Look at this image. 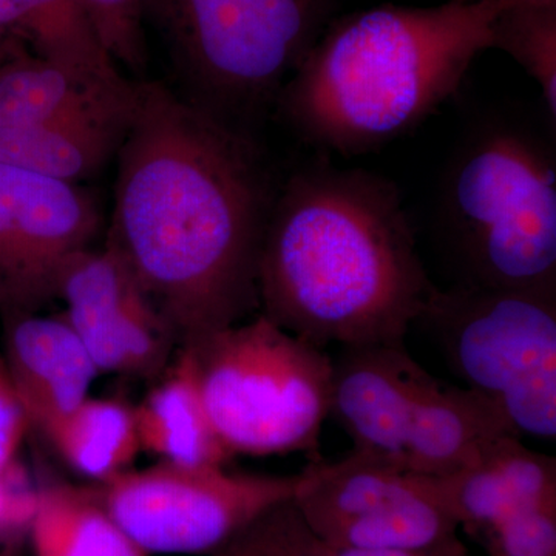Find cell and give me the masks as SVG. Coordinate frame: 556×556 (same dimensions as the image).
<instances>
[{
	"instance_id": "obj_1",
	"label": "cell",
	"mask_w": 556,
	"mask_h": 556,
	"mask_svg": "<svg viewBox=\"0 0 556 556\" xmlns=\"http://www.w3.org/2000/svg\"><path fill=\"white\" fill-rule=\"evenodd\" d=\"M105 244L130 266L179 348L247 320L278 186L254 135L161 83H138Z\"/></svg>"
},
{
	"instance_id": "obj_2",
	"label": "cell",
	"mask_w": 556,
	"mask_h": 556,
	"mask_svg": "<svg viewBox=\"0 0 556 556\" xmlns=\"http://www.w3.org/2000/svg\"><path fill=\"white\" fill-rule=\"evenodd\" d=\"M434 287L390 179L321 160L278 186L258 260L278 327L324 350L401 345Z\"/></svg>"
},
{
	"instance_id": "obj_3",
	"label": "cell",
	"mask_w": 556,
	"mask_h": 556,
	"mask_svg": "<svg viewBox=\"0 0 556 556\" xmlns=\"http://www.w3.org/2000/svg\"><path fill=\"white\" fill-rule=\"evenodd\" d=\"M511 0L387 5L331 20L278 94L281 123L313 149L375 152L459 89Z\"/></svg>"
},
{
	"instance_id": "obj_4",
	"label": "cell",
	"mask_w": 556,
	"mask_h": 556,
	"mask_svg": "<svg viewBox=\"0 0 556 556\" xmlns=\"http://www.w3.org/2000/svg\"><path fill=\"white\" fill-rule=\"evenodd\" d=\"M438 223L457 283L556 289L551 135L514 110L471 124L442 177Z\"/></svg>"
},
{
	"instance_id": "obj_5",
	"label": "cell",
	"mask_w": 556,
	"mask_h": 556,
	"mask_svg": "<svg viewBox=\"0 0 556 556\" xmlns=\"http://www.w3.org/2000/svg\"><path fill=\"white\" fill-rule=\"evenodd\" d=\"M338 0H142L179 97L254 135Z\"/></svg>"
},
{
	"instance_id": "obj_6",
	"label": "cell",
	"mask_w": 556,
	"mask_h": 556,
	"mask_svg": "<svg viewBox=\"0 0 556 556\" xmlns=\"http://www.w3.org/2000/svg\"><path fill=\"white\" fill-rule=\"evenodd\" d=\"M230 455L317 453L331 413L332 358L263 314L179 348Z\"/></svg>"
},
{
	"instance_id": "obj_7",
	"label": "cell",
	"mask_w": 556,
	"mask_h": 556,
	"mask_svg": "<svg viewBox=\"0 0 556 556\" xmlns=\"http://www.w3.org/2000/svg\"><path fill=\"white\" fill-rule=\"evenodd\" d=\"M521 437H556V289L434 287L419 320Z\"/></svg>"
},
{
	"instance_id": "obj_8",
	"label": "cell",
	"mask_w": 556,
	"mask_h": 556,
	"mask_svg": "<svg viewBox=\"0 0 556 556\" xmlns=\"http://www.w3.org/2000/svg\"><path fill=\"white\" fill-rule=\"evenodd\" d=\"M299 473H232L160 463L93 485L102 506L149 556H208L295 495Z\"/></svg>"
},
{
	"instance_id": "obj_9",
	"label": "cell",
	"mask_w": 556,
	"mask_h": 556,
	"mask_svg": "<svg viewBox=\"0 0 556 556\" xmlns=\"http://www.w3.org/2000/svg\"><path fill=\"white\" fill-rule=\"evenodd\" d=\"M292 501L329 546L433 551L459 540L430 478L354 452L311 460Z\"/></svg>"
},
{
	"instance_id": "obj_10",
	"label": "cell",
	"mask_w": 556,
	"mask_h": 556,
	"mask_svg": "<svg viewBox=\"0 0 556 556\" xmlns=\"http://www.w3.org/2000/svg\"><path fill=\"white\" fill-rule=\"evenodd\" d=\"M101 228L93 190L0 166V313H36L56 299L61 270Z\"/></svg>"
},
{
	"instance_id": "obj_11",
	"label": "cell",
	"mask_w": 556,
	"mask_h": 556,
	"mask_svg": "<svg viewBox=\"0 0 556 556\" xmlns=\"http://www.w3.org/2000/svg\"><path fill=\"white\" fill-rule=\"evenodd\" d=\"M56 299L100 375L155 378L179 350L169 321L109 244L70 260L58 278Z\"/></svg>"
},
{
	"instance_id": "obj_12",
	"label": "cell",
	"mask_w": 556,
	"mask_h": 556,
	"mask_svg": "<svg viewBox=\"0 0 556 556\" xmlns=\"http://www.w3.org/2000/svg\"><path fill=\"white\" fill-rule=\"evenodd\" d=\"M433 380L404 343L342 348L332 358L329 415L353 441L351 452L404 470L409 430Z\"/></svg>"
},
{
	"instance_id": "obj_13",
	"label": "cell",
	"mask_w": 556,
	"mask_h": 556,
	"mask_svg": "<svg viewBox=\"0 0 556 556\" xmlns=\"http://www.w3.org/2000/svg\"><path fill=\"white\" fill-rule=\"evenodd\" d=\"M5 361L11 386L30 428L40 434L90 397L100 376L64 314H5Z\"/></svg>"
},
{
	"instance_id": "obj_14",
	"label": "cell",
	"mask_w": 556,
	"mask_h": 556,
	"mask_svg": "<svg viewBox=\"0 0 556 556\" xmlns=\"http://www.w3.org/2000/svg\"><path fill=\"white\" fill-rule=\"evenodd\" d=\"M439 501L468 535L481 536L507 518L556 504V460L504 437L445 477H428Z\"/></svg>"
},
{
	"instance_id": "obj_15",
	"label": "cell",
	"mask_w": 556,
	"mask_h": 556,
	"mask_svg": "<svg viewBox=\"0 0 556 556\" xmlns=\"http://www.w3.org/2000/svg\"><path fill=\"white\" fill-rule=\"evenodd\" d=\"M138 83L102 79L7 47L0 62V129L134 108Z\"/></svg>"
},
{
	"instance_id": "obj_16",
	"label": "cell",
	"mask_w": 556,
	"mask_h": 556,
	"mask_svg": "<svg viewBox=\"0 0 556 556\" xmlns=\"http://www.w3.org/2000/svg\"><path fill=\"white\" fill-rule=\"evenodd\" d=\"M504 437L518 434L492 402L434 378L409 430L404 468L424 477H445Z\"/></svg>"
},
{
	"instance_id": "obj_17",
	"label": "cell",
	"mask_w": 556,
	"mask_h": 556,
	"mask_svg": "<svg viewBox=\"0 0 556 556\" xmlns=\"http://www.w3.org/2000/svg\"><path fill=\"white\" fill-rule=\"evenodd\" d=\"M135 105L105 115L3 127L0 129V166L68 182L93 178L110 161L116 160Z\"/></svg>"
},
{
	"instance_id": "obj_18",
	"label": "cell",
	"mask_w": 556,
	"mask_h": 556,
	"mask_svg": "<svg viewBox=\"0 0 556 556\" xmlns=\"http://www.w3.org/2000/svg\"><path fill=\"white\" fill-rule=\"evenodd\" d=\"M166 371L134 408L141 450L172 466H228L233 456L212 427L188 354L178 350Z\"/></svg>"
},
{
	"instance_id": "obj_19",
	"label": "cell",
	"mask_w": 556,
	"mask_h": 556,
	"mask_svg": "<svg viewBox=\"0 0 556 556\" xmlns=\"http://www.w3.org/2000/svg\"><path fill=\"white\" fill-rule=\"evenodd\" d=\"M0 30L62 67L94 78H124L79 0H0Z\"/></svg>"
},
{
	"instance_id": "obj_20",
	"label": "cell",
	"mask_w": 556,
	"mask_h": 556,
	"mask_svg": "<svg viewBox=\"0 0 556 556\" xmlns=\"http://www.w3.org/2000/svg\"><path fill=\"white\" fill-rule=\"evenodd\" d=\"M28 533L35 556H149L110 517L93 486L38 490Z\"/></svg>"
},
{
	"instance_id": "obj_21",
	"label": "cell",
	"mask_w": 556,
	"mask_h": 556,
	"mask_svg": "<svg viewBox=\"0 0 556 556\" xmlns=\"http://www.w3.org/2000/svg\"><path fill=\"white\" fill-rule=\"evenodd\" d=\"M42 437L97 485L129 470L141 452L135 409L116 399L87 397Z\"/></svg>"
},
{
	"instance_id": "obj_22",
	"label": "cell",
	"mask_w": 556,
	"mask_h": 556,
	"mask_svg": "<svg viewBox=\"0 0 556 556\" xmlns=\"http://www.w3.org/2000/svg\"><path fill=\"white\" fill-rule=\"evenodd\" d=\"M492 49L507 53L540 86L556 123V0H511L492 25Z\"/></svg>"
},
{
	"instance_id": "obj_23",
	"label": "cell",
	"mask_w": 556,
	"mask_h": 556,
	"mask_svg": "<svg viewBox=\"0 0 556 556\" xmlns=\"http://www.w3.org/2000/svg\"><path fill=\"white\" fill-rule=\"evenodd\" d=\"M30 430L0 353V536L30 525L38 490L25 482L17 455Z\"/></svg>"
},
{
	"instance_id": "obj_24",
	"label": "cell",
	"mask_w": 556,
	"mask_h": 556,
	"mask_svg": "<svg viewBox=\"0 0 556 556\" xmlns=\"http://www.w3.org/2000/svg\"><path fill=\"white\" fill-rule=\"evenodd\" d=\"M313 530L294 501L278 504L208 556H313Z\"/></svg>"
},
{
	"instance_id": "obj_25",
	"label": "cell",
	"mask_w": 556,
	"mask_h": 556,
	"mask_svg": "<svg viewBox=\"0 0 556 556\" xmlns=\"http://www.w3.org/2000/svg\"><path fill=\"white\" fill-rule=\"evenodd\" d=\"M112 60L130 72L149 62L142 0H79Z\"/></svg>"
},
{
	"instance_id": "obj_26",
	"label": "cell",
	"mask_w": 556,
	"mask_h": 556,
	"mask_svg": "<svg viewBox=\"0 0 556 556\" xmlns=\"http://www.w3.org/2000/svg\"><path fill=\"white\" fill-rule=\"evenodd\" d=\"M479 540L489 556H556V504L507 518Z\"/></svg>"
},
{
	"instance_id": "obj_27",
	"label": "cell",
	"mask_w": 556,
	"mask_h": 556,
	"mask_svg": "<svg viewBox=\"0 0 556 556\" xmlns=\"http://www.w3.org/2000/svg\"><path fill=\"white\" fill-rule=\"evenodd\" d=\"M314 556H468L463 541L457 540L448 546L433 548V551H391V548H354L334 547L324 543L316 536L314 541Z\"/></svg>"
},
{
	"instance_id": "obj_28",
	"label": "cell",
	"mask_w": 556,
	"mask_h": 556,
	"mask_svg": "<svg viewBox=\"0 0 556 556\" xmlns=\"http://www.w3.org/2000/svg\"><path fill=\"white\" fill-rule=\"evenodd\" d=\"M5 33L0 30V62H2L3 56H5L7 47H9V43L5 42Z\"/></svg>"
}]
</instances>
